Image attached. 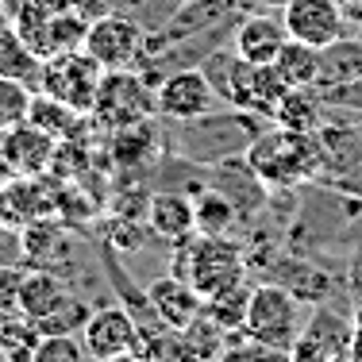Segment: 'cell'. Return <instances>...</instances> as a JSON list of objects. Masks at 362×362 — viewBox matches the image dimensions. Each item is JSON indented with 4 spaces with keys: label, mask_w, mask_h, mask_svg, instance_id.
I'll return each instance as SVG.
<instances>
[{
    "label": "cell",
    "mask_w": 362,
    "mask_h": 362,
    "mask_svg": "<svg viewBox=\"0 0 362 362\" xmlns=\"http://www.w3.org/2000/svg\"><path fill=\"white\" fill-rule=\"evenodd\" d=\"M247 166L262 177L266 189H293L300 181H313L324 174V146L320 132H274L255 135L247 146Z\"/></svg>",
    "instance_id": "6da1fadb"
},
{
    "label": "cell",
    "mask_w": 362,
    "mask_h": 362,
    "mask_svg": "<svg viewBox=\"0 0 362 362\" xmlns=\"http://www.w3.org/2000/svg\"><path fill=\"white\" fill-rule=\"evenodd\" d=\"M174 262H177L174 274L185 278L204 300L243 286V251L228 239H212L193 231L185 243H177Z\"/></svg>",
    "instance_id": "7a4b0ae2"
},
{
    "label": "cell",
    "mask_w": 362,
    "mask_h": 362,
    "mask_svg": "<svg viewBox=\"0 0 362 362\" xmlns=\"http://www.w3.org/2000/svg\"><path fill=\"white\" fill-rule=\"evenodd\" d=\"M154 112H158V89H154V81H143L135 70H105L89 116L97 127L116 132V127L151 119Z\"/></svg>",
    "instance_id": "3957f363"
},
{
    "label": "cell",
    "mask_w": 362,
    "mask_h": 362,
    "mask_svg": "<svg viewBox=\"0 0 362 362\" xmlns=\"http://www.w3.org/2000/svg\"><path fill=\"white\" fill-rule=\"evenodd\" d=\"M100 77H105V66L89 54V50H62V54L42 58V74H39V93L62 100L77 112L89 116L93 100H97Z\"/></svg>",
    "instance_id": "277c9868"
},
{
    "label": "cell",
    "mask_w": 362,
    "mask_h": 362,
    "mask_svg": "<svg viewBox=\"0 0 362 362\" xmlns=\"http://www.w3.org/2000/svg\"><path fill=\"white\" fill-rule=\"evenodd\" d=\"M243 335H251L258 343H274V347H293L300 335L297 320V297L270 281V286H255L251 289V305H247V324Z\"/></svg>",
    "instance_id": "5b68a950"
},
{
    "label": "cell",
    "mask_w": 362,
    "mask_h": 362,
    "mask_svg": "<svg viewBox=\"0 0 362 362\" xmlns=\"http://www.w3.org/2000/svg\"><path fill=\"white\" fill-rule=\"evenodd\" d=\"M81 50H89L105 70H135V62L143 54V28L124 12L97 16L85 31Z\"/></svg>",
    "instance_id": "8992f818"
},
{
    "label": "cell",
    "mask_w": 362,
    "mask_h": 362,
    "mask_svg": "<svg viewBox=\"0 0 362 362\" xmlns=\"http://www.w3.org/2000/svg\"><path fill=\"white\" fill-rule=\"evenodd\" d=\"M281 23L289 39L320 50L347 35V8L343 0H281Z\"/></svg>",
    "instance_id": "52a82bcc"
},
{
    "label": "cell",
    "mask_w": 362,
    "mask_h": 362,
    "mask_svg": "<svg viewBox=\"0 0 362 362\" xmlns=\"http://www.w3.org/2000/svg\"><path fill=\"white\" fill-rule=\"evenodd\" d=\"M81 343L93 362H108L132 347H143V327L135 324V316L127 308L112 305L89 316V324L81 327Z\"/></svg>",
    "instance_id": "ba28073f"
},
{
    "label": "cell",
    "mask_w": 362,
    "mask_h": 362,
    "mask_svg": "<svg viewBox=\"0 0 362 362\" xmlns=\"http://www.w3.org/2000/svg\"><path fill=\"white\" fill-rule=\"evenodd\" d=\"M216 89L209 85L204 70H177L158 85V116L185 124V119H201L216 108Z\"/></svg>",
    "instance_id": "9c48e42d"
},
{
    "label": "cell",
    "mask_w": 362,
    "mask_h": 362,
    "mask_svg": "<svg viewBox=\"0 0 362 362\" xmlns=\"http://www.w3.org/2000/svg\"><path fill=\"white\" fill-rule=\"evenodd\" d=\"M54 151H58V139L47 135L42 127H35L31 119L0 135V154H4L8 174H20V177L47 174L50 162H54Z\"/></svg>",
    "instance_id": "30bf717a"
},
{
    "label": "cell",
    "mask_w": 362,
    "mask_h": 362,
    "mask_svg": "<svg viewBox=\"0 0 362 362\" xmlns=\"http://www.w3.org/2000/svg\"><path fill=\"white\" fill-rule=\"evenodd\" d=\"M54 212V197L47 193L39 177H20L12 174L0 181V228L4 231H23L28 223Z\"/></svg>",
    "instance_id": "8fae6325"
},
{
    "label": "cell",
    "mask_w": 362,
    "mask_h": 362,
    "mask_svg": "<svg viewBox=\"0 0 362 362\" xmlns=\"http://www.w3.org/2000/svg\"><path fill=\"white\" fill-rule=\"evenodd\" d=\"M146 297H151L154 316H158L170 332H181V335L201 320V313H204V297L189 286L185 278H177V274H166V278L151 281Z\"/></svg>",
    "instance_id": "7c38bea8"
},
{
    "label": "cell",
    "mask_w": 362,
    "mask_h": 362,
    "mask_svg": "<svg viewBox=\"0 0 362 362\" xmlns=\"http://www.w3.org/2000/svg\"><path fill=\"white\" fill-rule=\"evenodd\" d=\"M347 339H351V324L320 308L289 351L293 362H339V355L347 351Z\"/></svg>",
    "instance_id": "4fadbf2b"
},
{
    "label": "cell",
    "mask_w": 362,
    "mask_h": 362,
    "mask_svg": "<svg viewBox=\"0 0 362 362\" xmlns=\"http://www.w3.org/2000/svg\"><path fill=\"white\" fill-rule=\"evenodd\" d=\"M146 231L162 243L177 247L197 231L193 223V197L189 193H154L146 197Z\"/></svg>",
    "instance_id": "5bb4252c"
},
{
    "label": "cell",
    "mask_w": 362,
    "mask_h": 362,
    "mask_svg": "<svg viewBox=\"0 0 362 362\" xmlns=\"http://www.w3.org/2000/svg\"><path fill=\"white\" fill-rule=\"evenodd\" d=\"M286 39H289V31L278 16L247 12L235 28V42H231V47H235L239 58H247L251 66H274V58H278V50Z\"/></svg>",
    "instance_id": "9a60e30c"
},
{
    "label": "cell",
    "mask_w": 362,
    "mask_h": 362,
    "mask_svg": "<svg viewBox=\"0 0 362 362\" xmlns=\"http://www.w3.org/2000/svg\"><path fill=\"white\" fill-rule=\"evenodd\" d=\"M358 77H362V39L358 35H343L320 47V66H316V85H313L320 97L358 81Z\"/></svg>",
    "instance_id": "2e32d148"
},
{
    "label": "cell",
    "mask_w": 362,
    "mask_h": 362,
    "mask_svg": "<svg viewBox=\"0 0 362 362\" xmlns=\"http://www.w3.org/2000/svg\"><path fill=\"white\" fill-rule=\"evenodd\" d=\"M324 97L313 85H300V89H286L274 108V124L286 127V132H320L324 127Z\"/></svg>",
    "instance_id": "e0dca14e"
},
{
    "label": "cell",
    "mask_w": 362,
    "mask_h": 362,
    "mask_svg": "<svg viewBox=\"0 0 362 362\" xmlns=\"http://www.w3.org/2000/svg\"><path fill=\"white\" fill-rule=\"evenodd\" d=\"M193 223H197V235H212V239H223L239 220V209L223 189L209 185V189H193Z\"/></svg>",
    "instance_id": "ac0fdd59"
},
{
    "label": "cell",
    "mask_w": 362,
    "mask_h": 362,
    "mask_svg": "<svg viewBox=\"0 0 362 362\" xmlns=\"http://www.w3.org/2000/svg\"><path fill=\"white\" fill-rule=\"evenodd\" d=\"M66 293L70 289H66V281L58 278L54 270H47V266H31V270H23V286H20V305H16V313H23L28 320H39V316H47Z\"/></svg>",
    "instance_id": "d6986e66"
},
{
    "label": "cell",
    "mask_w": 362,
    "mask_h": 362,
    "mask_svg": "<svg viewBox=\"0 0 362 362\" xmlns=\"http://www.w3.org/2000/svg\"><path fill=\"white\" fill-rule=\"evenodd\" d=\"M112 135V158L119 162L124 170H135L143 162H151L158 154V127H154V116L151 119H139V124H127V127H116Z\"/></svg>",
    "instance_id": "ffe728a7"
},
{
    "label": "cell",
    "mask_w": 362,
    "mask_h": 362,
    "mask_svg": "<svg viewBox=\"0 0 362 362\" xmlns=\"http://www.w3.org/2000/svg\"><path fill=\"white\" fill-rule=\"evenodd\" d=\"M39 74H42V58L28 47V39L16 28L0 23V77H16V81L39 85Z\"/></svg>",
    "instance_id": "44dd1931"
},
{
    "label": "cell",
    "mask_w": 362,
    "mask_h": 362,
    "mask_svg": "<svg viewBox=\"0 0 362 362\" xmlns=\"http://www.w3.org/2000/svg\"><path fill=\"white\" fill-rule=\"evenodd\" d=\"M31 124L62 143V139H77V132L85 124V112L62 105V100L47 97V93H35V100H31Z\"/></svg>",
    "instance_id": "7402d4cb"
},
{
    "label": "cell",
    "mask_w": 362,
    "mask_h": 362,
    "mask_svg": "<svg viewBox=\"0 0 362 362\" xmlns=\"http://www.w3.org/2000/svg\"><path fill=\"white\" fill-rule=\"evenodd\" d=\"M316 66H320V50L308 47V42L286 39L274 58V70L289 85V89H300V85H316Z\"/></svg>",
    "instance_id": "603a6c76"
},
{
    "label": "cell",
    "mask_w": 362,
    "mask_h": 362,
    "mask_svg": "<svg viewBox=\"0 0 362 362\" xmlns=\"http://www.w3.org/2000/svg\"><path fill=\"white\" fill-rule=\"evenodd\" d=\"M39 327L23 313H4L0 316V355L4 362H31L39 347Z\"/></svg>",
    "instance_id": "cb8c5ba5"
},
{
    "label": "cell",
    "mask_w": 362,
    "mask_h": 362,
    "mask_svg": "<svg viewBox=\"0 0 362 362\" xmlns=\"http://www.w3.org/2000/svg\"><path fill=\"white\" fill-rule=\"evenodd\" d=\"M247 305H251V289L235 286V289L220 293V297L204 300V320H212V327H220V332H243Z\"/></svg>",
    "instance_id": "d4e9b609"
},
{
    "label": "cell",
    "mask_w": 362,
    "mask_h": 362,
    "mask_svg": "<svg viewBox=\"0 0 362 362\" xmlns=\"http://www.w3.org/2000/svg\"><path fill=\"white\" fill-rule=\"evenodd\" d=\"M89 316H93V308L85 305L81 297L66 293L47 316H39V320H31V324L39 327V335H77L85 324H89Z\"/></svg>",
    "instance_id": "484cf974"
},
{
    "label": "cell",
    "mask_w": 362,
    "mask_h": 362,
    "mask_svg": "<svg viewBox=\"0 0 362 362\" xmlns=\"http://www.w3.org/2000/svg\"><path fill=\"white\" fill-rule=\"evenodd\" d=\"M31 93L28 81H16V77H0V135L12 132V127L28 124L31 119Z\"/></svg>",
    "instance_id": "4316f807"
},
{
    "label": "cell",
    "mask_w": 362,
    "mask_h": 362,
    "mask_svg": "<svg viewBox=\"0 0 362 362\" xmlns=\"http://www.w3.org/2000/svg\"><path fill=\"white\" fill-rule=\"evenodd\" d=\"M85 358H89V351L74 335H42L31 362H85Z\"/></svg>",
    "instance_id": "83f0119b"
},
{
    "label": "cell",
    "mask_w": 362,
    "mask_h": 362,
    "mask_svg": "<svg viewBox=\"0 0 362 362\" xmlns=\"http://www.w3.org/2000/svg\"><path fill=\"white\" fill-rule=\"evenodd\" d=\"M20 286H23V270L12 262H0V316L16 313L20 305Z\"/></svg>",
    "instance_id": "f1b7e54d"
},
{
    "label": "cell",
    "mask_w": 362,
    "mask_h": 362,
    "mask_svg": "<svg viewBox=\"0 0 362 362\" xmlns=\"http://www.w3.org/2000/svg\"><path fill=\"white\" fill-rule=\"evenodd\" d=\"M324 105L362 116V77H358V81H351V85H343V89H335V93H324Z\"/></svg>",
    "instance_id": "f546056e"
},
{
    "label": "cell",
    "mask_w": 362,
    "mask_h": 362,
    "mask_svg": "<svg viewBox=\"0 0 362 362\" xmlns=\"http://www.w3.org/2000/svg\"><path fill=\"white\" fill-rule=\"evenodd\" d=\"M108 243L119 247V251H139V247H143V228L135 220H116V223H112Z\"/></svg>",
    "instance_id": "4dcf8cb0"
},
{
    "label": "cell",
    "mask_w": 362,
    "mask_h": 362,
    "mask_svg": "<svg viewBox=\"0 0 362 362\" xmlns=\"http://www.w3.org/2000/svg\"><path fill=\"white\" fill-rule=\"evenodd\" d=\"M339 193H347V197H355V201H362V158L358 162H351L347 170H339V177L332 181Z\"/></svg>",
    "instance_id": "1f68e13d"
},
{
    "label": "cell",
    "mask_w": 362,
    "mask_h": 362,
    "mask_svg": "<svg viewBox=\"0 0 362 362\" xmlns=\"http://www.w3.org/2000/svg\"><path fill=\"white\" fill-rule=\"evenodd\" d=\"M108 362H154V355L146 347H132V351H124V355H116V358H108Z\"/></svg>",
    "instance_id": "d6a6232c"
},
{
    "label": "cell",
    "mask_w": 362,
    "mask_h": 362,
    "mask_svg": "<svg viewBox=\"0 0 362 362\" xmlns=\"http://www.w3.org/2000/svg\"><path fill=\"white\" fill-rule=\"evenodd\" d=\"M358 39H362V23H358Z\"/></svg>",
    "instance_id": "836d02e7"
},
{
    "label": "cell",
    "mask_w": 362,
    "mask_h": 362,
    "mask_svg": "<svg viewBox=\"0 0 362 362\" xmlns=\"http://www.w3.org/2000/svg\"><path fill=\"white\" fill-rule=\"evenodd\" d=\"M343 4H351V0H343Z\"/></svg>",
    "instance_id": "e575fe53"
},
{
    "label": "cell",
    "mask_w": 362,
    "mask_h": 362,
    "mask_svg": "<svg viewBox=\"0 0 362 362\" xmlns=\"http://www.w3.org/2000/svg\"><path fill=\"white\" fill-rule=\"evenodd\" d=\"M0 362H4V355H0Z\"/></svg>",
    "instance_id": "d590c367"
}]
</instances>
